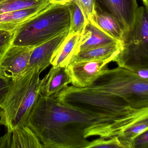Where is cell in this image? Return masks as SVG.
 I'll use <instances>...</instances> for the list:
<instances>
[{"label":"cell","instance_id":"6da1fadb","mask_svg":"<svg viewBox=\"0 0 148 148\" xmlns=\"http://www.w3.org/2000/svg\"><path fill=\"white\" fill-rule=\"evenodd\" d=\"M52 97L92 115L135 123L148 118V80L118 66L105 70L87 87L66 86Z\"/></svg>","mask_w":148,"mask_h":148},{"label":"cell","instance_id":"7a4b0ae2","mask_svg":"<svg viewBox=\"0 0 148 148\" xmlns=\"http://www.w3.org/2000/svg\"><path fill=\"white\" fill-rule=\"evenodd\" d=\"M133 124L89 114L40 95L26 125L44 148H87L88 138L119 136Z\"/></svg>","mask_w":148,"mask_h":148},{"label":"cell","instance_id":"3957f363","mask_svg":"<svg viewBox=\"0 0 148 148\" xmlns=\"http://www.w3.org/2000/svg\"><path fill=\"white\" fill-rule=\"evenodd\" d=\"M40 73L36 67L12 80L7 95L0 106V125L5 126L7 131L26 125L40 95Z\"/></svg>","mask_w":148,"mask_h":148},{"label":"cell","instance_id":"277c9868","mask_svg":"<svg viewBox=\"0 0 148 148\" xmlns=\"http://www.w3.org/2000/svg\"><path fill=\"white\" fill-rule=\"evenodd\" d=\"M70 26L67 5L52 4L17 29L12 45L35 47L69 31Z\"/></svg>","mask_w":148,"mask_h":148},{"label":"cell","instance_id":"5b68a950","mask_svg":"<svg viewBox=\"0 0 148 148\" xmlns=\"http://www.w3.org/2000/svg\"><path fill=\"white\" fill-rule=\"evenodd\" d=\"M114 62L133 72L148 68V9L138 8L133 28L124 33L119 53Z\"/></svg>","mask_w":148,"mask_h":148},{"label":"cell","instance_id":"8992f818","mask_svg":"<svg viewBox=\"0 0 148 148\" xmlns=\"http://www.w3.org/2000/svg\"><path fill=\"white\" fill-rule=\"evenodd\" d=\"M115 57L101 60L71 61L66 66L72 86L84 88L90 86L114 61Z\"/></svg>","mask_w":148,"mask_h":148},{"label":"cell","instance_id":"52a82bcc","mask_svg":"<svg viewBox=\"0 0 148 148\" xmlns=\"http://www.w3.org/2000/svg\"><path fill=\"white\" fill-rule=\"evenodd\" d=\"M34 47L12 45L0 64V74L12 80L22 75L27 68Z\"/></svg>","mask_w":148,"mask_h":148},{"label":"cell","instance_id":"ba28073f","mask_svg":"<svg viewBox=\"0 0 148 148\" xmlns=\"http://www.w3.org/2000/svg\"><path fill=\"white\" fill-rule=\"evenodd\" d=\"M95 5L114 17L124 33L133 28L137 12L136 0H94Z\"/></svg>","mask_w":148,"mask_h":148},{"label":"cell","instance_id":"9c48e42d","mask_svg":"<svg viewBox=\"0 0 148 148\" xmlns=\"http://www.w3.org/2000/svg\"><path fill=\"white\" fill-rule=\"evenodd\" d=\"M69 33V31L34 48L27 68L24 73L28 72L38 67L40 73L50 65L53 54Z\"/></svg>","mask_w":148,"mask_h":148},{"label":"cell","instance_id":"30bf717a","mask_svg":"<svg viewBox=\"0 0 148 148\" xmlns=\"http://www.w3.org/2000/svg\"><path fill=\"white\" fill-rule=\"evenodd\" d=\"M119 42L99 27L92 20L87 21L81 34L77 53Z\"/></svg>","mask_w":148,"mask_h":148},{"label":"cell","instance_id":"8fae6325","mask_svg":"<svg viewBox=\"0 0 148 148\" xmlns=\"http://www.w3.org/2000/svg\"><path fill=\"white\" fill-rule=\"evenodd\" d=\"M51 4L47 1L37 6L0 14V29L14 33L22 24Z\"/></svg>","mask_w":148,"mask_h":148},{"label":"cell","instance_id":"7c38bea8","mask_svg":"<svg viewBox=\"0 0 148 148\" xmlns=\"http://www.w3.org/2000/svg\"><path fill=\"white\" fill-rule=\"evenodd\" d=\"M71 83L66 67L52 66L42 79L40 95L53 97L59 93Z\"/></svg>","mask_w":148,"mask_h":148},{"label":"cell","instance_id":"4fadbf2b","mask_svg":"<svg viewBox=\"0 0 148 148\" xmlns=\"http://www.w3.org/2000/svg\"><path fill=\"white\" fill-rule=\"evenodd\" d=\"M81 34H68L53 54L51 65L54 67H66L77 53L81 40Z\"/></svg>","mask_w":148,"mask_h":148},{"label":"cell","instance_id":"5bb4252c","mask_svg":"<svg viewBox=\"0 0 148 148\" xmlns=\"http://www.w3.org/2000/svg\"><path fill=\"white\" fill-rule=\"evenodd\" d=\"M91 20L104 32L117 41L122 42L124 32L119 21L112 15L95 6Z\"/></svg>","mask_w":148,"mask_h":148},{"label":"cell","instance_id":"9a60e30c","mask_svg":"<svg viewBox=\"0 0 148 148\" xmlns=\"http://www.w3.org/2000/svg\"><path fill=\"white\" fill-rule=\"evenodd\" d=\"M121 46L122 42H117L104 46L80 51L73 55L70 62L101 60L115 57L119 53Z\"/></svg>","mask_w":148,"mask_h":148},{"label":"cell","instance_id":"2e32d148","mask_svg":"<svg viewBox=\"0 0 148 148\" xmlns=\"http://www.w3.org/2000/svg\"><path fill=\"white\" fill-rule=\"evenodd\" d=\"M10 148H44L37 136L27 125L11 132Z\"/></svg>","mask_w":148,"mask_h":148},{"label":"cell","instance_id":"e0dca14e","mask_svg":"<svg viewBox=\"0 0 148 148\" xmlns=\"http://www.w3.org/2000/svg\"><path fill=\"white\" fill-rule=\"evenodd\" d=\"M66 5L70 15V26L68 34H81L87 21L76 0H73Z\"/></svg>","mask_w":148,"mask_h":148},{"label":"cell","instance_id":"ac0fdd59","mask_svg":"<svg viewBox=\"0 0 148 148\" xmlns=\"http://www.w3.org/2000/svg\"><path fill=\"white\" fill-rule=\"evenodd\" d=\"M148 130V118H147L132 125L118 137L125 148H132V143L134 139Z\"/></svg>","mask_w":148,"mask_h":148},{"label":"cell","instance_id":"d6986e66","mask_svg":"<svg viewBox=\"0 0 148 148\" xmlns=\"http://www.w3.org/2000/svg\"><path fill=\"white\" fill-rule=\"evenodd\" d=\"M47 1V0H5L0 3V14L37 6Z\"/></svg>","mask_w":148,"mask_h":148},{"label":"cell","instance_id":"ffe728a7","mask_svg":"<svg viewBox=\"0 0 148 148\" xmlns=\"http://www.w3.org/2000/svg\"><path fill=\"white\" fill-rule=\"evenodd\" d=\"M126 148L119 140L118 136L110 138L99 137L90 142L87 148Z\"/></svg>","mask_w":148,"mask_h":148},{"label":"cell","instance_id":"44dd1931","mask_svg":"<svg viewBox=\"0 0 148 148\" xmlns=\"http://www.w3.org/2000/svg\"><path fill=\"white\" fill-rule=\"evenodd\" d=\"M14 33L0 29V64L4 54L12 45Z\"/></svg>","mask_w":148,"mask_h":148},{"label":"cell","instance_id":"7402d4cb","mask_svg":"<svg viewBox=\"0 0 148 148\" xmlns=\"http://www.w3.org/2000/svg\"><path fill=\"white\" fill-rule=\"evenodd\" d=\"M82 10L86 20H92L94 9V0H76Z\"/></svg>","mask_w":148,"mask_h":148},{"label":"cell","instance_id":"603a6c76","mask_svg":"<svg viewBox=\"0 0 148 148\" xmlns=\"http://www.w3.org/2000/svg\"><path fill=\"white\" fill-rule=\"evenodd\" d=\"M12 81V79L0 74V106L7 95Z\"/></svg>","mask_w":148,"mask_h":148},{"label":"cell","instance_id":"cb8c5ba5","mask_svg":"<svg viewBox=\"0 0 148 148\" xmlns=\"http://www.w3.org/2000/svg\"><path fill=\"white\" fill-rule=\"evenodd\" d=\"M132 146V148H148V130L134 139Z\"/></svg>","mask_w":148,"mask_h":148},{"label":"cell","instance_id":"d4e9b609","mask_svg":"<svg viewBox=\"0 0 148 148\" xmlns=\"http://www.w3.org/2000/svg\"><path fill=\"white\" fill-rule=\"evenodd\" d=\"M11 132H7L0 137V148H9L11 146Z\"/></svg>","mask_w":148,"mask_h":148},{"label":"cell","instance_id":"484cf974","mask_svg":"<svg viewBox=\"0 0 148 148\" xmlns=\"http://www.w3.org/2000/svg\"><path fill=\"white\" fill-rule=\"evenodd\" d=\"M133 72L141 79L148 80V68H138Z\"/></svg>","mask_w":148,"mask_h":148},{"label":"cell","instance_id":"4316f807","mask_svg":"<svg viewBox=\"0 0 148 148\" xmlns=\"http://www.w3.org/2000/svg\"><path fill=\"white\" fill-rule=\"evenodd\" d=\"M52 4L66 5L73 1V0H47Z\"/></svg>","mask_w":148,"mask_h":148},{"label":"cell","instance_id":"83f0119b","mask_svg":"<svg viewBox=\"0 0 148 148\" xmlns=\"http://www.w3.org/2000/svg\"></svg>","mask_w":148,"mask_h":148}]
</instances>
